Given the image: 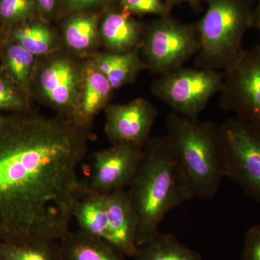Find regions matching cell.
Listing matches in <instances>:
<instances>
[{
    "instance_id": "cell-4",
    "label": "cell",
    "mask_w": 260,
    "mask_h": 260,
    "mask_svg": "<svg viewBox=\"0 0 260 260\" xmlns=\"http://www.w3.org/2000/svg\"><path fill=\"white\" fill-rule=\"evenodd\" d=\"M207 10L195 24L200 48L198 68L225 71L242 55L243 39L255 27L254 0H203Z\"/></svg>"
},
{
    "instance_id": "cell-13",
    "label": "cell",
    "mask_w": 260,
    "mask_h": 260,
    "mask_svg": "<svg viewBox=\"0 0 260 260\" xmlns=\"http://www.w3.org/2000/svg\"><path fill=\"white\" fill-rule=\"evenodd\" d=\"M113 88L105 76L92 59L83 65V78L78 106L74 116L75 124L90 130L99 112L109 105Z\"/></svg>"
},
{
    "instance_id": "cell-28",
    "label": "cell",
    "mask_w": 260,
    "mask_h": 260,
    "mask_svg": "<svg viewBox=\"0 0 260 260\" xmlns=\"http://www.w3.org/2000/svg\"><path fill=\"white\" fill-rule=\"evenodd\" d=\"M39 8L46 13H51L56 5V0H36Z\"/></svg>"
},
{
    "instance_id": "cell-30",
    "label": "cell",
    "mask_w": 260,
    "mask_h": 260,
    "mask_svg": "<svg viewBox=\"0 0 260 260\" xmlns=\"http://www.w3.org/2000/svg\"><path fill=\"white\" fill-rule=\"evenodd\" d=\"M255 27L260 34V0H258L255 8Z\"/></svg>"
},
{
    "instance_id": "cell-23",
    "label": "cell",
    "mask_w": 260,
    "mask_h": 260,
    "mask_svg": "<svg viewBox=\"0 0 260 260\" xmlns=\"http://www.w3.org/2000/svg\"><path fill=\"white\" fill-rule=\"evenodd\" d=\"M121 9L131 14L169 15L172 8L166 0H121Z\"/></svg>"
},
{
    "instance_id": "cell-29",
    "label": "cell",
    "mask_w": 260,
    "mask_h": 260,
    "mask_svg": "<svg viewBox=\"0 0 260 260\" xmlns=\"http://www.w3.org/2000/svg\"><path fill=\"white\" fill-rule=\"evenodd\" d=\"M168 5L172 8L174 5L181 4V3H188L192 6L193 8H197L198 9L200 6V0H166Z\"/></svg>"
},
{
    "instance_id": "cell-17",
    "label": "cell",
    "mask_w": 260,
    "mask_h": 260,
    "mask_svg": "<svg viewBox=\"0 0 260 260\" xmlns=\"http://www.w3.org/2000/svg\"><path fill=\"white\" fill-rule=\"evenodd\" d=\"M92 60L107 77L113 90L134 83L140 72L147 70L139 49L126 53H102L92 56Z\"/></svg>"
},
{
    "instance_id": "cell-27",
    "label": "cell",
    "mask_w": 260,
    "mask_h": 260,
    "mask_svg": "<svg viewBox=\"0 0 260 260\" xmlns=\"http://www.w3.org/2000/svg\"><path fill=\"white\" fill-rule=\"evenodd\" d=\"M104 1L106 0H68V3L71 9L80 10L100 4Z\"/></svg>"
},
{
    "instance_id": "cell-11",
    "label": "cell",
    "mask_w": 260,
    "mask_h": 260,
    "mask_svg": "<svg viewBox=\"0 0 260 260\" xmlns=\"http://www.w3.org/2000/svg\"><path fill=\"white\" fill-rule=\"evenodd\" d=\"M104 111V130L111 144L144 148L158 114L152 103L138 99L124 104H109Z\"/></svg>"
},
{
    "instance_id": "cell-16",
    "label": "cell",
    "mask_w": 260,
    "mask_h": 260,
    "mask_svg": "<svg viewBox=\"0 0 260 260\" xmlns=\"http://www.w3.org/2000/svg\"><path fill=\"white\" fill-rule=\"evenodd\" d=\"M59 243L63 260H127L111 243L78 229L70 231Z\"/></svg>"
},
{
    "instance_id": "cell-8",
    "label": "cell",
    "mask_w": 260,
    "mask_h": 260,
    "mask_svg": "<svg viewBox=\"0 0 260 260\" xmlns=\"http://www.w3.org/2000/svg\"><path fill=\"white\" fill-rule=\"evenodd\" d=\"M219 105L225 112L260 126V44L244 50L235 64L223 71Z\"/></svg>"
},
{
    "instance_id": "cell-9",
    "label": "cell",
    "mask_w": 260,
    "mask_h": 260,
    "mask_svg": "<svg viewBox=\"0 0 260 260\" xmlns=\"http://www.w3.org/2000/svg\"><path fill=\"white\" fill-rule=\"evenodd\" d=\"M83 78V66L69 56H56L46 61L39 70L38 86L44 101L59 115L73 121Z\"/></svg>"
},
{
    "instance_id": "cell-18",
    "label": "cell",
    "mask_w": 260,
    "mask_h": 260,
    "mask_svg": "<svg viewBox=\"0 0 260 260\" xmlns=\"http://www.w3.org/2000/svg\"><path fill=\"white\" fill-rule=\"evenodd\" d=\"M129 260H204L198 251L183 244L173 234L158 232L140 246Z\"/></svg>"
},
{
    "instance_id": "cell-14",
    "label": "cell",
    "mask_w": 260,
    "mask_h": 260,
    "mask_svg": "<svg viewBox=\"0 0 260 260\" xmlns=\"http://www.w3.org/2000/svg\"><path fill=\"white\" fill-rule=\"evenodd\" d=\"M145 28L121 9L109 12L100 28V35L108 52L126 53L140 49Z\"/></svg>"
},
{
    "instance_id": "cell-1",
    "label": "cell",
    "mask_w": 260,
    "mask_h": 260,
    "mask_svg": "<svg viewBox=\"0 0 260 260\" xmlns=\"http://www.w3.org/2000/svg\"><path fill=\"white\" fill-rule=\"evenodd\" d=\"M89 138L59 114L0 112V242H59L70 232Z\"/></svg>"
},
{
    "instance_id": "cell-10",
    "label": "cell",
    "mask_w": 260,
    "mask_h": 260,
    "mask_svg": "<svg viewBox=\"0 0 260 260\" xmlns=\"http://www.w3.org/2000/svg\"><path fill=\"white\" fill-rule=\"evenodd\" d=\"M143 148L112 145L92 155L90 176L83 183L90 190L108 195L127 189L139 167Z\"/></svg>"
},
{
    "instance_id": "cell-3",
    "label": "cell",
    "mask_w": 260,
    "mask_h": 260,
    "mask_svg": "<svg viewBox=\"0 0 260 260\" xmlns=\"http://www.w3.org/2000/svg\"><path fill=\"white\" fill-rule=\"evenodd\" d=\"M166 125V137L192 198L212 199L225 178L219 125L174 112L168 114Z\"/></svg>"
},
{
    "instance_id": "cell-25",
    "label": "cell",
    "mask_w": 260,
    "mask_h": 260,
    "mask_svg": "<svg viewBox=\"0 0 260 260\" xmlns=\"http://www.w3.org/2000/svg\"><path fill=\"white\" fill-rule=\"evenodd\" d=\"M32 0H1L0 16L10 21L23 20L32 14Z\"/></svg>"
},
{
    "instance_id": "cell-22",
    "label": "cell",
    "mask_w": 260,
    "mask_h": 260,
    "mask_svg": "<svg viewBox=\"0 0 260 260\" xmlns=\"http://www.w3.org/2000/svg\"><path fill=\"white\" fill-rule=\"evenodd\" d=\"M35 59L36 56L18 44H13L7 49L6 63L10 74L25 91L28 89Z\"/></svg>"
},
{
    "instance_id": "cell-19",
    "label": "cell",
    "mask_w": 260,
    "mask_h": 260,
    "mask_svg": "<svg viewBox=\"0 0 260 260\" xmlns=\"http://www.w3.org/2000/svg\"><path fill=\"white\" fill-rule=\"evenodd\" d=\"M0 260H63V257L57 241L23 244L0 242Z\"/></svg>"
},
{
    "instance_id": "cell-24",
    "label": "cell",
    "mask_w": 260,
    "mask_h": 260,
    "mask_svg": "<svg viewBox=\"0 0 260 260\" xmlns=\"http://www.w3.org/2000/svg\"><path fill=\"white\" fill-rule=\"evenodd\" d=\"M28 110V102L21 93L0 78V112H19Z\"/></svg>"
},
{
    "instance_id": "cell-20",
    "label": "cell",
    "mask_w": 260,
    "mask_h": 260,
    "mask_svg": "<svg viewBox=\"0 0 260 260\" xmlns=\"http://www.w3.org/2000/svg\"><path fill=\"white\" fill-rule=\"evenodd\" d=\"M97 37V20L94 16L79 15L65 25L64 42L72 50L84 52L92 49Z\"/></svg>"
},
{
    "instance_id": "cell-21",
    "label": "cell",
    "mask_w": 260,
    "mask_h": 260,
    "mask_svg": "<svg viewBox=\"0 0 260 260\" xmlns=\"http://www.w3.org/2000/svg\"><path fill=\"white\" fill-rule=\"evenodd\" d=\"M17 44L34 56L47 55L56 46V39L50 28L42 23L24 25L14 32Z\"/></svg>"
},
{
    "instance_id": "cell-15",
    "label": "cell",
    "mask_w": 260,
    "mask_h": 260,
    "mask_svg": "<svg viewBox=\"0 0 260 260\" xmlns=\"http://www.w3.org/2000/svg\"><path fill=\"white\" fill-rule=\"evenodd\" d=\"M78 230L106 240L108 232L107 195L90 190L81 181L79 194L72 209Z\"/></svg>"
},
{
    "instance_id": "cell-12",
    "label": "cell",
    "mask_w": 260,
    "mask_h": 260,
    "mask_svg": "<svg viewBox=\"0 0 260 260\" xmlns=\"http://www.w3.org/2000/svg\"><path fill=\"white\" fill-rule=\"evenodd\" d=\"M108 232L106 241L115 246L127 258L135 255L138 218L127 191L117 189L107 195Z\"/></svg>"
},
{
    "instance_id": "cell-7",
    "label": "cell",
    "mask_w": 260,
    "mask_h": 260,
    "mask_svg": "<svg viewBox=\"0 0 260 260\" xmlns=\"http://www.w3.org/2000/svg\"><path fill=\"white\" fill-rule=\"evenodd\" d=\"M223 84V71L181 67L160 75L150 90L174 112L198 119L211 98L221 91Z\"/></svg>"
},
{
    "instance_id": "cell-5",
    "label": "cell",
    "mask_w": 260,
    "mask_h": 260,
    "mask_svg": "<svg viewBox=\"0 0 260 260\" xmlns=\"http://www.w3.org/2000/svg\"><path fill=\"white\" fill-rule=\"evenodd\" d=\"M200 48L195 24L181 23L167 15L145 28L139 51L147 70L162 75L183 67Z\"/></svg>"
},
{
    "instance_id": "cell-26",
    "label": "cell",
    "mask_w": 260,
    "mask_h": 260,
    "mask_svg": "<svg viewBox=\"0 0 260 260\" xmlns=\"http://www.w3.org/2000/svg\"><path fill=\"white\" fill-rule=\"evenodd\" d=\"M241 260H260V224L246 231Z\"/></svg>"
},
{
    "instance_id": "cell-6",
    "label": "cell",
    "mask_w": 260,
    "mask_h": 260,
    "mask_svg": "<svg viewBox=\"0 0 260 260\" xmlns=\"http://www.w3.org/2000/svg\"><path fill=\"white\" fill-rule=\"evenodd\" d=\"M225 177L260 203V126L234 116L219 125Z\"/></svg>"
},
{
    "instance_id": "cell-2",
    "label": "cell",
    "mask_w": 260,
    "mask_h": 260,
    "mask_svg": "<svg viewBox=\"0 0 260 260\" xmlns=\"http://www.w3.org/2000/svg\"><path fill=\"white\" fill-rule=\"evenodd\" d=\"M126 191L138 215V248L158 234L160 224L171 210L193 199L166 135L148 140Z\"/></svg>"
}]
</instances>
